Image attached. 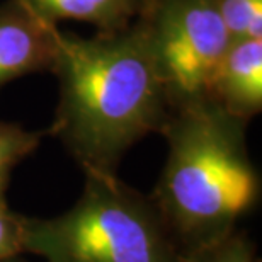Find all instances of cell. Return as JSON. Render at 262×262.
Listing matches in <instances>:
<instances>
[{"label":"cell","instance_id":"1","mask_svg":"<svg viewBox=\"0 0 262 262\" xmlns=\"http://www.w3.org/2000/svg\"><path fill=\"white\" fill-rule=\"evenodd\" d=\"M51 72L60 102L48 133L83 172L116 174L131 146L162 133L172 114L138 17L126 29L89 39L60 31Z\"/></svg>","mask_w":262,"mask_h":262},{"label":"cell","instance_id":"2","mask_svg":"<svg viewBox=\"0 0 262 262\" xmlns=\"http://www.w3.org/2000/svg\"><path fill=\"white\" fill-rule=\"evenodd\" d=\"M245 126V119L201 99L176 107L162 129L169 155L150 198L186 260L232 235L257 206L260 177Z\"/></svg>","mask_w":262,"mask_h":262},{"label":"cell","instance_id":"3","mask_svg":"<svg viewBox=\"0 0 262 262\" xmlns=\"http://www.w3.org/2000/svg\"><path fill=\"white\" fill-rule=\"evenodd\" d=\"M24 252L46 262H187L151 198L99 172H85L82 196L63 214L24 216Z\"/></svg>","mask_w":262,"mask_h":262},{"label":"cell","instance_id":"4","mask_svg":"<svg viewBox=\"0 0 262 262\" xmlns=\"http://www.w3.org/2000/svg\"><path fill=\"white\" fill-rule=\"evenodd\" d=\"M170 107L208 99L232 38L214 0H143L138 14Z\"/></svg>","mask_w":262,"mask_h":262},{"label":"cell","instance_id":"5","mask_svg":"<svg viewBox=\"0 0 262 262\" xmlns=\"http://www.w3.org/2000/svg\"><path fill=\"white\" fill-rule=\"evenodd\" d=\"M60 29L20 0L0 5V89L34 72L53 70Z\"/></svg>","mask_w":262,"mask_h":262},{"label":"cell","instance_id":"6","mask_svg":"<svg viewBox=\"0 0 262 262\" xmlns=\"http://www.w3.org/2000/svg\"><path fill=\"white\" fill-rule=\"evenodd\" d=\"M208 99L249 121L262 109V39L232 41L214 70Z\"/></svg>","mask_w":262,"mask_h":262},{"label":"cell","instance_id":"7","mask_svg":"<svg viewBox=\"0 0 262 262\" xmlns=\"http://www.w3.org/2000/svg\"><path fill=\"white\" fill-rule=\"evenodd\" d=\"M41 19L56 24L73 19L91 23L99 33H118L138 17L143 0H20Z\"/></svg>","mask_w":262,"mask_h":262},{"label":"cell","instance_id":"8","mask_svg":"<svg viewBox=\"0 0 262 262\" xmlns=\"http://www.w3.org/2000/svg\"><path fill=\"white\" fill-rule=\"evenodd\" d=\"M232 41L262 39V0H214Z\"/></svg>","mask_w":262,"mask_h":262},{"label":"cell","instance_id":"9","mask_svg":"<svg viewBox=\"0 0 262 262\" xmlns=\"http://www.w3.org/2000/svg\"><path fill=\"white\" fill-rule=\"evenodd\" d=\"M46 133L28 131L14 123L0 121V182L7 184L9 172L38 148Z\"/></svg>","mask_w":262,"mask_h":262},{"label":"cell","instance_id":"10","mask_svg":"<svg viewBox=\"0 0 262 262\" xmlns=\"http://www.w3.org/2000/svg\"><path fill=\"white\" fill-rule=\"evenodd\" d=\"M187 262H257L255 244L245 232L235 230L222 242L192 255L187 259Z\"/></svg>","mask_w":262,"mask_h":262},{"label":"cell","instance_id":"11","mask_svg":"<svg viewBox=\"0 0 262 262\" xmlns=\"http://www.w3.org/2000/svg\"><path fill=\"white\" fill-rule=\"evenodd\" d=\"M24 252V216L14 213L0 198V262Z\"/></svg>","mask_w":262,"mask_h":262},{"label":"cell","instance_id":"12","mask_svg":"<svg viewBox=\"0 0 262 262\" xmlns=\"http://www.w3.org/2000/svg\"><path fill=\"white\" fill-rule=\"evenodd\" d=\"M4 262H28V260L20 259V255H15V257H12V259H7V260H4Z\"/></svg>","mask_w":262,"mask_h":262},{"label":"cell","instance_id":"13","mask_svg":"<svg viewBox=\"0 0 262 262\" xmlns=\"http://www.w3.org/2000/svg\"><path fill=\"white\" fill-rule=\"evenodd\" d=\"M5 186H7V184H2V182H0V198H4V191H5Z\"/></svg>","mask_w":262,"mask_h":262}]
</instances>
